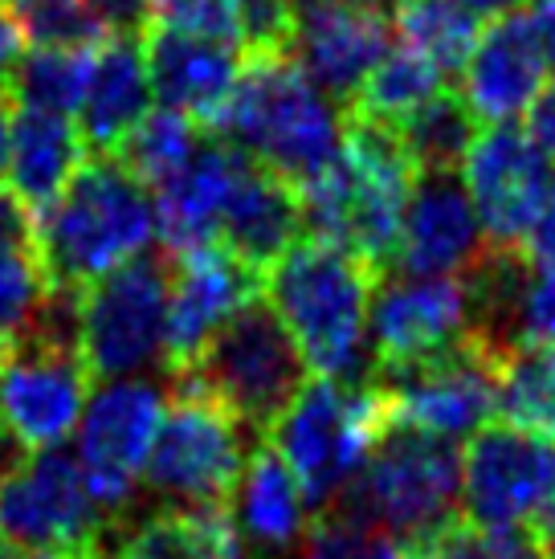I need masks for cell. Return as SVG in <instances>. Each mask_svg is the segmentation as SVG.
<instances>
[{
    "label": "cell",
    "instance_id": "b9f144b4",
    "mask_svg": "<svg viewBox=\"0 0 555 559\" xmlns=\"http://www.w3.org/2000/svg\"><path fill=\"white\" fill-rule=\"evenodd\" d=\"M527 119V135L540 143L543 152L555 159V74L547 82H543V91H540V98L531 103V110L523 115Z\"/></svg>",
    "mask_w": 555,
    "mask_h": 559
},
{
    "label": "cell",
    "instance_id": "f1b7e54d",
    "mask_svg": "<svg viewBox=\"0 0 555 559\" xmlns=\"http://www.w3.org/2000/svg\"><path fill=\"white\" fill-rule=\"evenodd\" d=\"M397 135L413 159L416 176L421 171H462L465 152L479 135V119L465 107L462 91L446 86L437 98L413 110L404 123H397Z\"/></svg>",
    "mask_w": 555,
    "mask_h": 559
},
{
    "label": "cell",
    "instance_id": "484cf974",
    "mask_svg": "<svg viewBox=\"0 0 555 559\" xmlns=\"http://www.w3.org/2000/svg\"><path fill=\"white\" fill-rule=\"evenodd\" d=\"M107 559H253L233 519V502L168 507L131 523Z\"/></svg>",
    "mask_w": 555,
    "mask_h": 559
},
{
    "label": "cell",
    "instance_id": "60d3db41",
    "mask_svg": "<svg viewBox=\"0 0 555 559\" xmlns=\"http://www.w3.org/2000/svg\"><path fill=\"white\" fill-rule=\"evenodd\" d=\"M37 241V217L21 204L13 188H0V249Z\"/></svg>",
    "mask_w": 555,
    "mask_h": 559
},
{
    "label": "cell",
    "instance_id": "603a6c76",
    "mask_svg": "<svg viewBox=\"0 0 555 559\" xmlns=\"http://www.w3.org/2000/svg\"><path fill=\"white\" fill-rule=\"evenodd\" d=\"M310 502L303 495V481L286 466V457L262 441L249 450L246 474L233 495V519L246 535V547L253 559H286L291 547L307 535Z\"/></svg>",
    "mask_w": 555,
    "mask_h": 559
},
{
    "label": "cell",
    "instance_id": "5b68a950",
    "mask_svg": "<svg viewBox=\"0 0 555 559\" xmlns=\"http://www.w3.org/2000/svg\"><path fill=\"white\" fill-rule=\"evenodd\" d=\"M331 507L359 514L413 547L462 514V453L449 437L388 425L368 466Z\"/></svg>",
    "mask_w": 555,
    "mask_h": 559
},
{
    "label": "cell",
    "instance_id": "4fadbf2b",
    "mask_svg": "<svg viewBox=\"0 0 555 559\" xmlns=\"http://www.w3.org/2000/svg\"><path fill=\"white\" fill-rule=\"evenodd\" d=\"M94 380L70 343L21 340L0 359V417L25 453L58 450L86 413Z\"/></svg>",
    "mask_w": 555,
    "mask_h": 559
},
{
    "label": "cell",
    "instance_id": "44dd1931",
    "mask_svg": "<svg viewBox=\"0 0 555 559\" xmlns=\"http://www.w3.org/2000/svg\"><path fill=\"white\" fill-rule=\"evenodd\" d=\"M249 152H241L233 140L204 131L197 156L172 176L168 185L155 188V225H160V241L164 253H188L216 241L225 204H229L233 188L249 168Z\"/></svg>",
    "mask_w": 555,
    "mask_h": 559
},
{
    "label": "cell",
    "instance_id": "d6a6232c",
    "mask_svg": "<svg viewBox=\"0 0 555 559\" xmlns=\"http://www.w3.org/2000/svg\"><path fill=\"white\" fill-rule=\"evenodd\" d=\"M49 295H54V286L46 278L37 241L0 249V347L4 352L13 343L29 340Z\"/></svg>",
    "mask_w": 555,
    "mask_h": 559
},
{
    "label": "cell",
    "instance_id": "5bb4252c",
    "mask_svg": "<svg viewBox=\"0 0 555 559\" xmlns=\"http://www.w3.org/2000/svg\"><path fill=\"white\" fill-rule=\"evenodd\" d=\"M265 295V270L221 241L172 258V302L164 331V372L180 376L233 314Z\"/></svg>",
    "mask_w": 555,
    "mask_h": 559
},
{
    "label": "cell",
    "instance_id": "ee69618b",
    "mask_svg": "<svg viewBox=\"0 0 555 559\" xmlns=\"http://www.w3.org/2000/svg\"><path fill=\"white\" fill-rule=\"evenodd\" d=\"M523 16H527V25H531L535 41L543 46V53H547V62H552V70H555V0H527Z\"/></svg>",
    "mask_w": 555,
    "mask_h": 559
},
{
    "label": "cell",
    "instance_id": "d4e9b609",
    "mask_svg": "<svg viewBox=\"0 0 555 559\" xmlns=\"http://www.w3.org/2000/svg\"><path fill=\"white\" fill-rule=\"evenodd\" d=\"M86 140L74 119L49 110H13V143H9V188L33 217L66 192L74 171L86 164Z\"/></svg>",
    "mask_w": 555,
    "mask_h": 559
},
{
    "label": "cell",
    "instance_id": "f35d334b",
    "mask_svg": "<svg viewBox=\"0 0 555 559\" xmlns=\"http://www.w3.org/2000/svg\"><path fill=\"white\" fill-rule=\"evenodd\" d=\"M86 9L107 37H139L152 25V0H86Z\"/></svg>",
    "mask_w": 555,
    "mask_h": 559
},
{
    "label": "cell",
    "instance_id": "7c38bea8",
    "mask_svg": "<svg viewBox=\"0 0 555 559\" xmlns=\"http://www.w3.org/2000/svg\"><path fill=\"white\" fill-rule=\"evenodd\" d=\"M462 180L470 188L486 246L523 249L543 204L555 192V159L527 135V127H482L462 159Z\"/></svg>",
    "mask_w": 555,
    "mask_h": 559
},
{
    "label": "cell",
    "instance_id": "30bf717a",
    "mask_svg": "<svg viewBox=\"0 0 555 559\" xmlns=\"http://www.w3.org/2000/svg\"><path fill=\"white\" fill-rule=\"evenodd\" d=\"M168 392L147 376L98 384L78 420V466L103 514L123 511L147 469Z\"/></svg>",
    "mask_w": 555,
    "mask_h": 559
},
{
    "label": "cell",
    "instance_id": "8d00e7d4",
    "mask_svg": "<svg viewBox=\"0 0 555 559\" xmlns=\"http://www.w3.org/2000/svg\"><path fill=\"white\" fill-rule=\"evenodd\" d=\"M298 33V9L291 0H237V46L246 58L291 53Z\"/></svg>",
    "mask_w": 555,
    "mask_h": 559
},
{
    "label": "cell",
    "instance_id": "ac0fdd59",
    "mask_svg": "<svg viewBox=\"0 0 555 559\" xmlns=\"http://www.w3.org/2000/svg\"><path fill=\"white\" fill-rule=\"evenodd\" d=\"M486 234L458 171H421L404 209L401 249L388 274L462 278L482 258Z\"/></svg>",
    "mask_w": 555,
    "mask_h": 559
},
{
    "label": "cell",
    "instance_id": "681fc988",
    "mask_svg": "<svg viewBox=\"0 0 555 559\" xmlns=\"http://www.w3.org/2000/svg\"><path fill=\"white\" fill-rule=\"evenodd\" d=\"M0 359H4V347H0Z\"/></svg>",
    "mask_w": 555,
    "mask_h": 559
},
{
    "label": "cell",
    "instance_id": "ffe728a7",
    "mask_svg": "<svg viewBox=\"0 0 555 559\" xmlns=\"http://www.w3.org/2000/svg\"><path fill=\"white\" fill-rule=\"evenodd\" d=\"M547 74H555L552 62L527 25L523 9H515L507 16H494L482 29L458 91L465 107L474 110L479 127H498L531 110Z\"/></svg>",
    "mask_w": 555,
    "mask_h": 559
},
{
    "label": "cell",
    "instance_id": "ba28073f",
    "mask_svg": "<svg viewBox=\"0 0 555 559\" xmlns=\"http://www.w3.org/2000/svg\"><path fill=\"white\" fill-rule=\"evenodd\" d=\"M246 462V425L209 392L172 380L168 413L143 469L155 495L180 498L185 507L233 502Z\"/></svg>",
    "mask_w": 555,
    "mask_h": 559
},
{
    "label": "cell",
    "instance_id": "9c48e42d",
    "mask_svg": "<svg viewBox=\"0 0 555 559\" xmlns=\"http://www.w3.org/2000/svg\"><path fill=\"white\" fill-rule=\"evenodd\" d=\"M368 384L380 392L388 425H409L437 437H474L498 417V359L465 340L446 356L371 368Z\"/></svg>",
    "mask_w": 555,
    "mask_h": 559
},
{
    "label": "cell",
    "instance_id": "52a82bcc",
    "mask_svg": "<svg viewBox=\"0 0 555 559\" xmlns=\"http://www.w3.org/2000/svg\"><path fill=\"white\" fill-rule=\"evenodd\" d=\"M172 253H139L78 295V352L94 384L164 364Z\"/></svg>",
    "mask_w": 555,
    "mask_h": 559
},
{
    "label": "cell",
    "instance_id": "2e32d148",
    "mask_svg": "<svg viewBox=\"0 0 555 559\" xmlns=\"http://www.w3.org/2000/svg\"><path fill=\"white\" fill-rule=\"evenodd\" d=\"M470 340V302L462 278L388 274L376 286L368 319L371 368H397L446 356Z\"/></svg>",
    "mask_w": 555,
    "mask_h": 559
},
{
    "label": "cell",
    "instance_id": "f546056e",
    "mask_svg": "<svg viewBox=\"0 0 555 559\" xmlns=\"http://www.w3.org/2000/svg\"><path fill=\"white\" fill-rule=\"evenodd\" d=\"M482 16L462 9L458 0H401L397 4V33L404 46L425 53L446 79L462 74L470 53L482 37Z\"/></svg>",
    "mask_w": 555,
    "mask_h": 559
},
{
    "label": "cell",
    "instance_id": "d6986e66",
    "mask_svg": "<svg viewBox=\"0 0 555 559\" xmlns=\"http://www.w3.org/2000/svg\"><path fill=\"white\" fill-rule=\"evenodd\" d=\"M139 41H143V62H147L155 98L164 107L197 119L204 131H213L237 91L241 70H246L241 46L204 37V33L172 29L160 21H152L139 33Z\"/></svg>",
    "mask_w": 555,
    "mask_h": 559
},
{
    "label": "cell",
    "instance_id": "4dcf8cb0",
    "mask_svg": "<svg viewBox=\"0 0 555 559\" xmlns=\"http://www.w3.org/2000/svg\"><path fill=\"white\" fill-rule=\"evenodd\" d=\"M555 445V347H523L498 359V417Z\"/></svg>",
    "mask_w": 555,
    "mask_h": 559
},
{
    "label": "cell",
    "instance_id": "83f0119b",
    "mask_svg": "<svg viewBox=\"0 0 555 559\" xmlns=\"http://www.w3.org/2000/svg\"><path fill=\"white\" fill-rule=\"evenodd\" d=\"M449 79L437 70V66L416 53L413 46H392L385 53V62L376 66L364 82V91L355 94V103L347 110L352 115H364V119H376L385 127L404 123L413 110H421L429 98L446 91Z\"/></svg>",
    "mask_w": 555,
    "mask_h": 559
},
{
    "label": "cell",
    "instance_id": "277c9868",
    "mask_svg": "<svg viewBox=\"0 0 555 559\" xmlns=\"http://www.w3.org/2000/svg\"><path fill=\"white\" fill-rule=\"evenodd\" d=\"M385 429V401L368 380L340 384L327 376H310L270 425L265 441L298 474L310 511L319 514L359 478Z\"/></svg>",
    "mask_w": 555,
    "mask_h": 559
},
{
    "label": "cell",
    "instance_id": "7bdbcfd3",
    "mask_svg": "<svg viewBox=\"0 0 555 559\" xmlns=\"http://www.w3.org/2000/svg\"><path fill=\"white\" fill-rule=\"evenodd\" d=\"M523 249H527V258L540 265V270L555 274V192L547 197V204H543L540 221H535V229L527 234Z\"/></svg>",
    "mask_w": 555,
    "mask_h": 559
},
{
    "label": "cell",
    "instance_id": "c3c4849f",
    "mask_svg": "<svg viewBox=\"0 0 555 559\" xmlns=\"http://www.w3.org/2000/svg\"><path fill=\"white\" fill-rule=\"evenodd\" d=\"M294 9H307V4H315V0H291Z\"/></svg>",
    "mask_w": 555,
    "mask_h": 559
},
{
    "label": "cell",
    "instance_id": "f6af8a7d",
    "mask_svg": "<svg viewBox=\"0 0 555 559\" xmlns=\"http://www.w3.org/2000/svg\"><path fill=\"white\" fill-rule=\"evenodd\" d=\"M13 94L0 86V180L9 176V143H13Z\"/></svg>",
    "mask_w": 555,
    "mask_h": 559
},
{
    "label": "cell",
    "instance_id": "7a4b0ae2",
    "mask_svg": "<svg viewBox=\"0 0 555 559\" xmlns=\"http://www.w3.org/2000/svg\"><path fill=\"white\" fill-rule=\"evenodd\" d=\"M155 237L152 188L115 156H86L62 197L37 217V253L54 290H86L147 253Z\"/></svg>",
    "mask_w": 555,
    "mask_h": 559
},
{
    "label": "cell",
    "instance_id": "d590c367",
    "mask_svg": "<svg viewBox=\"0 0 555 559\" xmlns=\"http://www.w3.org/2000/svg\"><path fill=\"white\" fill-rule=\"evenodd\" d=\"M523 347H555V274L540 265H531L523 290L510 307L498 356L507 359L510 352H523Z\"/></svg>",
    "mask_w": 555,
    "mask_h": 559
},
{
    "label": "cell",
    "instance_id": "cb8c5ba5",
    "mask_svg": "<svg viewBox=\"0 0 555 559\" xmlns=\"http://www.w3.org/2000/svg\"><path fill=\"white\" fill-rule=\"evenodd\" d=\"M303 237H307V225H303L298 188L291 180H282L278 171H270L265 164L249 159V168L241 171V180H237L229 204H225L216 241L229 246L233 253H241L258 270H270Z\"/></svg>",
    "mask_w": 555,
    "mask_h": 559
},
{
    "label": "cell",
    "instance_id": "9a60e30c",
    "mask_svg": "<svg viewBox=\"0 0 555 559\" xmlns=\"http://www.w3.org/2000/svg\"><path fill=\"white\" fill-rule=\"evenodd\" d=\"M555 445L491 420L462 450V519L479 527H527L552 481Z\"/></svg>",
    "mask_w": 555,
    "mask_h": 559
},
{
    "label": "cell",
    "instance_id": "8992f818",
    "mask_svg": "<svg viewBox=\"0 0 555 559\" xmlns=\"http://www.w3.org/2000/svg\"><path fill=\"white\" fill-rule=\"evenodd\" d=\"M168 380H185L192 389L209 392L246 429L270 433L282 408L310 380V368L286 323L262 295L241 307L204 343V352L192 359L188 372L168 376Z\"/></svg>",
    "mask_w": 555,
    "mask_h": 559
},
{
    "label": "cell",
    "instance_id": "8fae6325",
    "mask_svg": "<svg viewBox=\"0 0 555 559\" xmlns=\"http://www.w3.org/2000/svg\"><path fill=\"white\" fill-rule=\"evenodd\" d=\"M103 519L78 457L62 450L29 453L0 478V544L16 556L98 544Z\"/></svg>",
    "mask_w": 555,
    "mask_h": 559
},
{
    "label": "cell",
    "instance_id": "e575fe53",
    "mask_svg": "<svg viewBox=\"0 0 555 559\" xmlns=\"http://www.w3.org/2000/svg\"><path fill=\"white\" fill-rule=\"evenodd\" d=\"M298 559H404V551L376 523L343 507H327L307 523Z\"/></svg>",
    "mask_w": 555,
    "mask_h": 559
},
{
    "label": "cell",
    "instance_id": "6da1fadb",
    "mask_svg": "<svg viewBox=\"0 0 555 559\" xmlns=\"http://www.w3.org/2000/svg\"><path fill=\"white\" fill-rule=\"evenodd\" d=\"M385 274H376L352 249L303 237L265 270V302L278 311L307 359L310 376L340 384H364L371 298Z\"/></svg>",
    "mask_w": 555,
    "mask_h": 559
},
{
    "label": "cell",
    "instance_id": "1f68e13d",
    "mask_svg": "<svg viewBox=\"0 0 555 559\" xmlns=\"http://www.w3.org/2000/svg\"><path fill=\"white\" fill-rule=\"evenodd\" d=\"M201 140H204V127L197 119H188V115H180V110L172 107H160L143 115V123L127 135L123 147L115 152V159L127 171H135L139 180L155 192V188L168 185L172 176L197 156Z\"/></svg>",
    "mask_w": 555,
    "mask_h": 559
},
{
    "label": "cell",
    "instance_id": "e0dca14e",
    "mask_svg": "<svg viewBox=\"0 0 555 559\" xmlns=\"http://www.w3.org/2000/svg\"><path fill=\"white\" fill-rule=\"evenodd\" d=\"M392 49V25L388 13L359 4V0H315L298 9V33H294V62L307 70V79L347 110L355 94L376 66Z\"/></svg>",
    "mask_w": 555,
    "mask_h": 559
},
{
    "label": "cell",
    "instance_id": "4316f807",
    "mask_svg": "<svg viewBox=\"0 0 555 559\" xmlns=\"http://www.w3.org/2000/svg\"><path fill=\"white\" fill-rule=\"evenodd\" d=\"M94 49L98 46H33L25 53V62L13 70V79L4 82V91L13 94L16 107L78 119L82 98H86V82H91Z\"/></svg>",
    "mask_w": 555,
    "mask_h": 559
},
{
    "label": "cell",
    "instance_id": "836d02e7",
    "mask_svg": "<svg viewBox=\"0 0 555 559\" xmlns=\"http://www.w3.org/2000/svg\"><path fill=\"white\" fill-rule=\"evenodd\" d=\"M401 551L404 559H552L527 527H479L462 514Z\"/></svg>",
    "mask_w": 555,
    "mask_h": 559
},
{
    "label": "cell",
    "instance_id": "ab89813d",
    "mask_svg": "<svg viewBox=\"0 0 555 559\" xmlns=\"http://www.w3.org/2000/svg\"><path fill=\"white\" fill-rule=\"evenodd\" d=\"M33 49L29 33H25V21L16 16L13 4L0 0V86L13 79V70L25 62V53Z\"/></svg>",
    "mask_w": 555,
    "mask_h": 559
},
{
    "label": "cell",
    "instance_id": "3957f363",
    "mask_svg": "<svg viewBox=\"0 0 555 559\" xmlns=\"http://www.w3.org/2000/svg\"><path fill=\"white\" fill-rule=\"evenodd\" d=\"M213 135L233 140L258 164L303 188L340 159L343 110L307 79L291 53H265L246 58Z\"/></svg>",
    "mask_w": 555,
    "mask_h": 559
},
{
    "label": "cell",
    "instance_id": "bcb514c9",
    "mask_svg": "<svg viewBox=\"0 0 555 559\" xmlns=\"http://www.w3.org/2000/svg\"><path fill=\"white\" fill-rule=\"evenodd\" d=\"M462 9H470V13H479V16H507L515 13V9H523L527 0H458Z\"/></svg>",
    "mask_w": 555,
    "mask_h": 559
},
{
    "label": "cell",
    "instance_id": "74e56055",
    "mask_svg": "<svg viewBox=\"0 0 555 559\" xmlns=\"http://www.w3.org/2000/svg\"><path fill=\"white\" fill-rule=\"evenodd\" d=\"M152 21L237 46V0H152Z\"/></svg>",
    "mask_w": 555,
    "mask_h": 559
},
{
    "label": "cell",
    "instance_id": "7dc6e473",
    "mask_svg": "<svg viewBox=\"0 0 555 559\" xmlns=\"http://www.w3.org/2000/svg\"><path fill=\"white\" fill-rule=\"evenodd\" d=\"M25 559H107V551L98 544H86V547H62V551H37V556H25Z\"/></svg>",
    "mask_w": 555,
    "mask_h": 559
},
{
    "label": "cell",
    "instance_id": "7402d4cb",
    "mask_svg": "<svg viewBox=\"0 0 555 559\" xmlns=\"http://www.w3.org/2000/svg\"><path fill=\"white\" fill-rule=\"evenodd\" d=\"M152 110V79L139 37H103L94 49L86 98L78 110V131L91 156H115L123 140Z\"/></svg>",
    "mask_w": 555,
    "mask_h": 559
}]
</instances>
